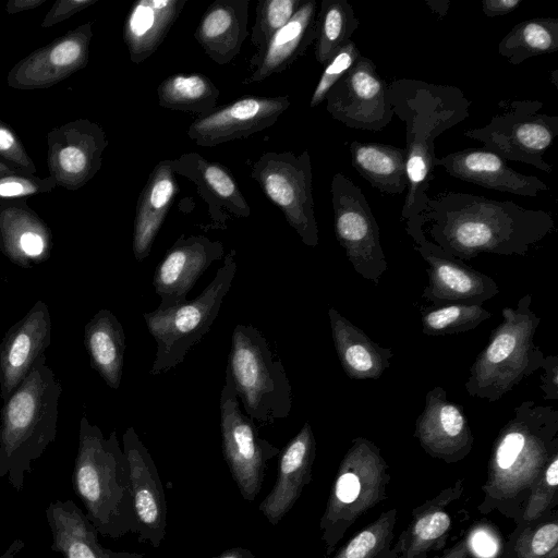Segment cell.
I'll return each instance as SVG.
<instances>
[{
	"instance_id": "cell-36",
	"label": "cell",
	"mask_w": 558,
	"mask_h": 558,
	"mask_svg": "<svg viewBox=\"0 0 558 558\" xmlns=\"http://www.w3.org/2000/svg\"><path fill=\"white\" fill-rule=\"evenodd\" d=\"M360 20L348 0H323L316 15L314 53L324 65L359 28Z\"/></svg>"
},
{
	"instance_id": "cell-26",
	"label": "cell",
	"mask_w": 558,
	"mask_h": 558,
	"mask_svg": "<svg viewBox=\"0 0 558 558\" xmlns=\"http://www.w3.org/2000/svg\"><path fill=\"white\" fill-rule=\"evenodd\" d=\"M250 0H216L203 13L194 38L217 64H228L248 36Z\"/></svg>"
},
{
	"instance_id": "cell-48",
	"label": "cell",
	"mask_w": 558,
	"mask_h": 558,
	"mask_svg": "<svg viewBox=\"0 0 558 558\" xmlns=\"http://www.w3.org/2000/svg\"><path fill=\"white\" fill-rule=\"evenodd\" d=\"M522 0H483L482 11L487 17H497L514 11Z\"/></svg>"
},
{
	"instance_id": "cell-17",
	"label": "cell",
	"mask_w": 558,
	"mask_h": 558,
	"mask_svg": "<svg viewBox=\"0 0 558 558\" xmlns=\"http://www.w3.org/2000/svg\"><path fill=\"white\" fill-rule=\"evenodd\" d=\"M414 247L427 265L428 280L422 292V298L430 302L433 306L482 305L499 293V288L490 276L446 254L428 240L415 244Z\"/></svg>"
},
{
	"instance_id": "cell-1",
	"label": "cell",
	"mask_w": 558,
	"mask_h": 558,
	"mask_svg": "<svg viewBox=\"0 0 558 558\" xmlns=\"http://www.w3.org/2000/svg\"><path fill=\"white\" fill-rule=\"evenodd\" d=\"M420 227L446 254L466 260L482 253L524 256L553 232L555 222L549 213L512 201L444 191L428 196Z\"/></svg>"
},
{
	"instance_id": "cell-19",
	"label": "cell",
	"mask_w": 558,
	"mask_h": 558,
	"mask_svg": "<svg viewBox=\"0 0 558 558\" xmlns=\"http://www.w3.org/2000/svg\"><path fill=\"white\" fill-rule=\"evenodd\" d=\"M48 305L38 300L0 340V398L7 400L51 344Z\"/></svg>"
},
{
	"instance_id": "cell-18",
	"label": "cell",
	"mask_w": 558,
	"mask_h": 558,
	"mask_svg": "<svg viewBox=\"0 0 558 558\" xmlns=\"http://www.w3.org/2000/svg\"><path fill=\"white\" fill-rule=\"evenodd\" d=\"M223 256L225 246L220 241H213L205 235H180L154 272L153 286L160 298L157 310L185 303L199 277Z\"/></svg>"
},
{
	"instance_id": "cell-45",
	"label": "cell",
	"mask_w": 558,
	"mask_h": 558,
	"mask_svg": "<svg viewBox=\"0 0 558 558\" xmlns=\"http://www.w3.org/2000/svg\"><path fill=\"white\" fill-rule=\"evenodd\" d=\"M541 389L544 393V400L558 399V355L545 356L541 368Z\"/></svg>"
},
{
	"instance_id": "cell-54",
	"label": "cell",
	"mask_w": 558,
	"mask_h": 558,
	"mask_svg": "<svg viewBox=\"0 0 558 558\" xmlns=\"http://www.w3.org/2000/svg\"><path fill=\"white\" fill-rule=\"evenodd\" d=\"M41 2L43 1H32V0L11 1L10 3H8V11L16 12V11H21V10L31 9V8H34L38 4H40Z\"/></svg>"
},
{
	"instance_id": "cell-14",
	"label": "cell",
	"mask_w": 558,
	"mask_h": 558,
	"mask_svg": "<svg viewBox=\"0 0 558 558\" xmlns=\"http://www.w3.org/2000/svg\"><path fill=\"white\" fill-rule=\"evenodd\" d=\"M388 85L375 62L362 54L327 93L326 109L348 128L379 132L395 116Z\"/></svg>"
},
{
	"instance_id": "cell-50",
	"label": "cell",
	"mask_w": 558,
	"mask_h": 558,
	"mask_svg": "<svg viewBox=\"0 0 558 558\" xmlns=\"http://www.w3.org/2000/svg\"><path fill=\"white\" fill-rule=\"evenodd\" d=\"M425 3L440 20L446 17L451 4L450 0H426Z\"/></svg>"
},
{
	"instance_id": "cell-35",
	"label": "cell",
	"mask_w": 558,
	"mask_h": 558,
	"mask_svg": "<svg viewBox=\"0 0 558 558\" xmlns=\"http://www.w3.org/2000/svg\"><path fill=\"white\" fill-rule=\"evenodd\" d=\"M498 53L518 65L529 58L558 50V19L533 17L515 24L499 41Z\"/></svg>"
},
{
	"instance_id": "cell-41",
	"label": "cell",
	"mask_w": 558,
	"mask_h": 558,
	"mask_svg": "<svg viewBox=\"0 0 558 558\" xmlns=\"http://www.w3.org/2000/svg\"><path fill=\"white\" fill-rule=\"evenodd\" d=\"M362 56L356 44L350 39L345 41L324 64V71L312 94L310 107L315 108L325 101L330 88L352 68Z\"/></svg>"
},
{
	"instance_id": "cell-37",
	"label": "cell",
	"mask_w": 558,
	"mask_h": 558,
	"mask_svg": "<svg viewBox=\"0 0 558 558\" xmlns=\"http://www.w3.org/2000/svg\"><path fill=\"white\" fill-rule=\"evenodd\" d=\"M492 313L476 304H447L422 311V331L427 336H447L475 329Z\"/></svg>"
},
{
	"instance_id": "cell-31",
	"label": "cell",
	"mask_w": 558,
	"mask_h": 558,
	"mask_svg": "<svg viewBox=\"0 0 558 558\" xmlns=\"http://www.w3.org/2000/svg\"><path fill=\"white\" fill-rule=\"evenodd\" d=\"M83 341L90 366L109 388L119 389L126 343L117 316L110 310H99L85 325Z\"/></svg>"
},
{
	"instance_id": "cell-2",
	"label": "cell",
	"mask_w": 558,
	"mask_h": 558,
	"mask_svg": "<svg viewBox=\"0 0 558 558\" xmlns=\"http://www.w3.org/2000/svg\"><path fill=\"white\" fill-rule=\"evenodd\" d=\"M393 114L405 124L408 189L401 220L414 244L425 241L421 216L435 179V140L470 116L471 101L463 92L415 78H397L389 85Z\"/></svg>"
},
{
	"instance_id": "cell-32",
	"label": "cell",
	"mask_w": 558,
	"mask_h": 558,
	"mask_svg": "<svg viewBox=\"0 0 558 558\" xmlns=\"http://www.w3.org/2000/svg\"><path fill=\"white\" fill-rule=\"evenodd\" d=\"M352 167L381 193L400 195L408 189L407 153L389 144L353 141Z\"/></svg>"
},
{
	"instance_id": "cell-49",
	"label": "cell",
	"mask_w": 558,
	"mask_h": 558,
	"mask_svg": "<svg viewBox=\"0 0 558 558\" xmlns=\"http://www.w3.org/2000/svg\"><path fill=\"white\" fill-rule=\"evenodd\" d=\"M95 0H83V1H60L57 2L53 10L49 13L47 16V21L45 24L51 21V19L59 21L62 20V15L66 12V16L72 14L73 12H76L78 10H82L90 4H93Z\"/></svg>"
},
{
	"instance_id": "cell-27",
	"label": "cell",
	"mask_w": 558,
	"mask_h": 558,
	"mask_svg": "<svg viewBox=\"0 0 558 558\" xmlns=\"http://www.w3.org/2000/svg\"><path fill=\"white\" fill-rule=\"evenodd\" d=\"M179 192L171 159L159 161L148 175L135 208L132 250L136 260H144Z\"/></svg>"
},
{
	"instance_id": "cell-7",
	"label": "cell",
	"mask_w": 558,
	"mask_h": 558,
	"mask_svg": "<svg viewBox=\"0 0 558 558\" xmlns=\"http://www.w3.org/2000/svg\"><path fill=\"white\" fill-rule=\"evenodd\" d=\"M226 369L245 414L255 424H272L290 414L293 391L284 366L253 325L239 324L233 329Z\"/></svg>"
},
{
	"instance_id": "cell-23",
	"label": "cell",
	"mask_w": 558,
	"mask_h": 558,
	"mask_svg": "<svg viewBox=\"0 0 558 558\" xmlns=\"http://www.w3.org/2000/svg\"><path fill=\"white\" fill-rule=\"evenodd\" d=\"M315 454V437L311 424L306 422L281 452L277 481L259 504V510L270 524L280 522L311 482Z\"/></svg>"
},
{
	"instance_id": "cell-8",
	"label": "cell",
	"mask_w": 558,
	"mask_h": 558,
	"mask_svg": "<svg viewBox=\"0 0 558 558\" xmlns=\"http://www.w3.org/2000/svg\"><path fill=\"white\" fill-rule=\"evenodd\" d=\"M235 256V250L223 256L214 279L192 301L144 313L147 329L157 344L150 374L166 373L182 363L211 328L232 286L238 269Z\"/></svg>"
},
{
	"instance_id": "cell-51",
	"label": "cell",
	"mask_w": 558,
	"mask_h": 558,
	"mask_svg": "<svg viewBox=\"0 0 558 558\" xmlns=\"http://www.w3.org/2000/svg\"><path fill=\"white\" fill-rule=\"evenodd\" d=\"M215 558H257L250 549L242 547H234L225 550L222 554Z\"/></svg>"
},
{
	"instance_id": "cell-24",
	"label": "cell",
	"mask_w": 558,
	"mask_h": 558,
	"mask_svg": "<svg viewBox=\"0 0 558 558\" xmlns=\"http://www.w3.org/2000/svg\"><path fill=\"white\" fill-rule=\"evenodd\" d=\"M317 2L303 0L291 17L260 49L250 59L251 74L243 84L262 82L272 74L290 68L315 40Z\"/></svg>"
},
{
	"instance_id": "cell-9",
	"label": "cell",
	"mask_w": 558,
	"mask_h": 558,
	"mask_svg": "<svg viewBox=\"0 0 558 558\" xmlns=\"http://www.w3.org/2000/svg\"><path fill=\"white\" fill-rule=\"evenodd\" d=\"M387 480V464L378 447L364 437L353 439L320 520L327 554L359 517L385 497Z\"/></svg>"
},
{
	"instance_id": "cell-25",
	"label": "cell",
	"mask_w": 558,
	"mask_h": 558,
	"mask_svg": "<svg viewBox=\"0 0 558 558\" xmlns=\"http://www.w3.org/2000/svg\"><path fill=\"white\" fill-rule=\"evenodd\" d=\"M50 530V549L62 558H145L138 553L104 547L98 531L72 500L51 501L45 510Z\"/></svg>"
},
{
	"instance_id": "cell-28",
	"label": "cell",
	"mask_w": 558,
	"mask_h": 558,
	"mask_svg": "<svg viewBox=\"0 0 558 558\" xmlns=\"http://www.w3.org/2000/svg\"><path fill=\"white\" fill-rule=\"evenodd\" d=\"M331 337L342 369L351 379H378L391 364L393 351L374 342L335 307L328 310Z\"/></svg>"
},
{
	"instance_id": "cell-16",
	"label": "cell",
	"mask_w": 558,
	"mask_h": 558,
	"mask_svg": "<svg viewBox=\"0 0 558 558\" xmlns=\"http://www.w3.org/2000/svg\"><path fill=\"white\" fill-rule=\"evenodd\" d=\"M122 449L129 465L137 539L158 548L167 526V504L161 478L153 457L132 426L122 435Z\"/></svg>"
},
{
	"instance_id": "cell-21",
	"label": "cell",
	"mask_w": 558,
	"mask_h": 558,
	"mask_svg": "<svg viewBox=\"0 0 558 558\" xmlns=\"http://www.w3.org/2000/svg\"><path fill=\"white\" fill-rule=\"evenodd\" d=\"M414 437L427 453L448 462L463 458L473 445L462 408L451 402L440 386L426 393L424 409L415 421Z\"/></svg>"
},
{
	"instance_id": "cell-52",
	"label": "cell",
	"mask_w": 558,
	"mask_h": 558,
	"mask_svg": "<svg viewBox=\"0 0 558 558\" xmlns=\"http://www.w3.org/2000/svg\"><path fill=\"white\" fill-rule=\"evenodd\" d=\"M24 546L25 543L22 539L15 538L8 546V548L0 555V558H17L19 554L23 550Z\"/></svg>"
},
{
	"instance_id": "cell-11",
	"label": "cell",
	"mask_w": 558,
	"mask_h": 558,
	"mask_svg": "<svg viewBox=\"0 0 558 558\" xmlns=\"http://www.w3.org/2000/svg\"><path fill=\"white\" fill-rule=\"evenodd\" d=\"M251 178L277 206L289 226L310 247L318 245L310 151H265L252 165Z\"/></svg>"
},
{
	"instance_id": "cell-46",
	"label": "cell",
	"mask_w": 558,
	"mask_h": 558,
	"mask_svg": "<svg viewBox=\"0 0 558 558\" xmlns=\"http://www.w3.org/2000/svg\"><path fill=\"white\" fill-rule=\"evenodd\" d=\"M37 186L34 181L23 175L9 173L0 179V197H16L35 193Z\"/></svg>"
},
{
	"instance_id": "cell-43",
	"label": "cell",
	"mask_w": 558,
	"mask_h": 558,
	"mask_svg": "<svg viewBox=\"0 0 558 558\" xmlns=\"http://www.w3.org/2000/svg\"><path fill=\"white\" fill-rule=\"evenodd\" d=\"M558 524L547 522L532 532H525L517 542L518 558H557Z\"/></svg>"
},
{
	"instance_id": "cell-40",
	"label": "cell",
	"mask_w": 558,
	"mask_h": 558,
	"mask_svg": "<svg viewBox=\"0 0 558 558\" xmlns=\"http://www.w3.org/2000/svg\"><path fill=\"white\" fill-rule=\"evenodd\" d=\"M396 511L383 513L347 543L335 558H374L384 547L395 524Z\"/></svg>"
},
{
	"instance_id": "cell-44",
	"label": "cell",
	"mask_w": 558,
	"mask_h": 558,
	"mask_svg": "<svg viewBox=\"0 0 558 558\" xmlns=\"http://www.w3.org/2000/svg\"><path fill=\"white\" fill-rule=\"evenodd\" d=\"M469 551L478 558H494L499 549L497 537L487 527L475 529L466 539Z\"/></svg>"
},
{
	"instance_id": "cell-15",
	"label": "cell",
	"mask_w": 558,
	"mask_h": 558,
	"mask_svg": "<svg viewBox=\"0 0 558 558\" xmlns=\"http://www.w3.org/2000/svg\"><path fill=\"white\" fill-rule=\"evenodd\" d=\"M289 96L241 97L210 113L197 117L186 134L195 144L213 147L245 138L274 125L290 107Z\"/></svg>"
},
{
	"instance_id": "cell-6",
	"label": "cell",
	"mask_w": 558,
	"mask_h": 558,
	"mask_svg": "<svg viewBox=\"0 0 558 558\" xmlns=\"http://www.w3.org/2000/svg\"><path fill=\"white\" fill-rule=\"evenodd\" d=\"M532 295L515 307H504L502 319L477 354L464 384L471 397L496 402L525 377L541 368L545 357L534 337L541 318L532 310Z\"/></svg>"
},
{
	"instance_id": "cell-34",
	"label": "cell",
	"mask_w": 558,
	"mask_h": 558,
	"mask_svg": "<svg viewBox=\"0 0 558 558\" xmlns=\"http://www.w3.org/2000/svg\"><path fill=\"white\" fill-rule=\"evenodd\" d=\"M220 95L210 78L201 73H177L166 77L157 87L160 107L193 112L199 116L216 109Z\"/></svg>"
},
{
	"instance_id": "cell-55",
	"label": "cell",
	"mask_w": 558,
	"mask_h": 558,
	"mask_svg": "<svg viewBox=\"0 0 558 558\" xmlns=\"http://www.w3.org/2000/svg\"><path fill=\"white\" fill-rule=\"evenodd\" d=\"M551 81L554 83V85L556 86V88H558V84H557V70L553 71L551 72Z\"/></svg>"
},
{
	"instance_id": "cell-20",
	"label": "cell",
	"mask_w": 558,
	"mask_h": 558,
	"mask_svg": "<svg viewBox=\"0 0 558 558\" xmlns=\"http://www.w3.org/2000/svg\"><path fill=\"white\" fill-rule=\"evenodd\" d=\"M174 174L190 180L208 206L211 228L222 229L231 218H248L251 207L233 174L223 165L198 153H185L171 159Z\"/></svg>"
},
{
	"instance_id": "cell-53",
	"label": "cell",
	"mask_w": 558,
	"mask_h": 558,
	"mask_svg": "<svg viewBox=\"0 0 558 558\" xmlns=\"http://www.w3.org/2000/svg\"><path fill=\"white\" fill-rule=\"evenodd\" d=\"M469 547L466 539L458 543L444 558H468Z\"/></svg>"
},
{
	"instance_id": "cell-13",
	"label": "cell",
	"mask_w": 558,
	"mask_h": 558,
	"mask_svg": "<svg viewBox=\"0 0 558 558\" xmlns=\"http://www.w3.org/2000/svg\"><path fill=\"white\" fill-rule=\"evenodd\" d=\"M220 428L223 458L244 500L260 492L268 462L280 449L258 434L256 424L243 413L229 372L220 393Z\"/></svg>"
},
{
	"instance_id": "cell-10",
	"label": "cell",
	"mask_w": 558,
	"mask_h": 558,
	"mask_svg": "<svg viewBox=\"0 0 558 558\" xmlns=\"http://www.w3.org/2000/svg\"><path fill=\"white\" fill-rule=\"evenodd\" d=\"M498 110L483 128L468 129L463 135L478 141L483 148L504 160L519 161L550 173L544 154L558 135V116L541 112L538 100H501Z\"/></svg>"
},
{
	"instance_id": "cell-38",
	"label": "cell",
	"mask_w": 558,
	"mask_h": 558,
	"mask_svg": "<svg viewBox=\"0 0 558 558\" xmlns=\"http://www.w3.org/2000/svg\"><path fill=\"white\" fill-rule=\"evenodd\" d=\"M450 525L449 514L440 507L424 508L410 526L407 558H420L432 549L441 548Z\"/></svg>"
},
{
	"instance_id": "cell-39",
	"label": "cell",
	"mask_w": 558,
	"mask_h": 558,
	"mask_svg": "<svg viewBox=\"0 0 558 558\" xmlns=\"http://www.w3.org/2000/svg\"><path fill=\"white\" fill-rule=\"evenodd\" d=\"M303 0H259L250 34L252 46L260 49L295 14Z\"/></svg>"
},
{
	"instance_id": "cell-4",
	"label": "cell",
	"mask_w": 558,
	"mask_h": 558,
	"mask_svg": "<svg viewBox=\"0 0 558 558\" xmlns=\"http://www.w3.org/2000/svg\"><path fill=\"white\" fill-rule=\"evenodd\" d=\"M46 362L44 354L0 411V478L16 492L57 435L62 386Z\"/></svg>"
},
{
	"instance_id": "cell-22",
	"label": "cell",
	"mask_w": 558,
	"mask_h": 558,
	"mask_svg": "<svg viewBox=\"0 0 558 558\" xmlns=\"http://www.w3.org/2000/svg\"><path fill=\"white\" fill-rule=\"evenodd\" d=\"M435 166L453 178L498 192L536 197L548 190L536 175L515 171L500 156L484 148H466L436 157Z\"/></svg>"
},
{
	"instance_id": "cell-30",
	"label": "cell",
	"mask_w": 558,
	"mask_h": 558,
	"mask_svg": "<svg viewBox=\"0 0 558 558\" xmlns=\"http://www.w3.org/2000/svg\"><path fill=\"white\" fill-rule=\"evenodd\" d=\"M90 36L89 24L84 25L74 34L33 53L19 66L17 85L25 88L44 86L83 66L87 61Z\"/></svg>"
},
{
	"instance_id": "cell-33",
	"label": "cell",
	"mask_w": 558,
	"mask_h": 558,
	"mask_svg": "<svg viewBox=\"0 0 558 558\" xmlns=\"http://www.w3.org/2000/svg\"><path fill=\"white\" fill-rule=\"evenodd\" d=\"M21 214L0 216V250L14 265L32 268L49 258L51 236L36 217Z\"/></svg>"
},
{
	"instance_id": "cell-47",
	"label": "cell",
	"mask_w": 558,
	"mask_h": 558,
	"mask_svg": "<svg viewBox=\"0 0 558 558\" xmlns=\"http://www.w3.org/2000/svg\"><path fill=\"white\" fill-rule=\"evenodd\" d=\"M0 155L10 158L22 167L33 169L31 161L24 154L15 136L0 124Z\"/></svg>"
},
{
	"instance_id": "cell-3",
	"label": "cell",
	"mask_w": 558,
	"mask_h": 558,
	"mask_svg": "<svg viewBox=\"0 0 558 558\" xmlns=\"http://www.w3.org/2000/svg\"><path fill=\"white\" fill-rule=\"evenodd\" d=\"M72 487L98 534L114 539L136 534L129 465L117 433L105 437L86 415L78 426Z\"/></svg>"
},
{
	"instance_id": "cell-5",
	"label": "cell",
	"mask_w": 558,
	"mask_h": 558,
	"mask_svg": "<svg viewBox=\"0 0 558 558\" xmlns=\"http://www.w3.org/2000/svg\"><path fill=\"white\" fill-rule=\"evenodd\" d=\"M558 410L524 401L500 429L492 450L486 490L513 498L533 486L558 446Z\"/></svg>"
},
{
	"instance_id": "cell-12",
	"label": "cell",
	"mask_w": 558,
	"mask_h": 558,
	"mask_svg": "<svg viewBox=\"0 0 558 558\" xmlns=\"http://www.w3.org/2000/svg\"><path fill=\"white\" fill-rule=\"evenodd\" d=\"M333 228L337 241L354 270L378 284L387 270L379 226L362 190L341 172L330 184Z\"/></svg>"
},
{
	"instance_id": "cell-29",
	"label": "cell",
	"mask_w": 558,
	"mask_h": 558,
	"mask_svg": "<svg viewBox=\"0 0 558 558\" xmlns=\"http://www.w3.org/2000/svg\"><path fill=\"white\" fill-rule=\"evenodd\" d=\"M186 0H140L133 3L123 27L130 59L140 64L163 43Z\"/></svg>"
},
{
	"instance_id": "cell-42",
	"label": "cell",
	"mask_w": 558,
	"mask_h": 558,
	"mask_svg": "<svg viewBox=\"0 0 558 558\" xmlns=\"http://www.w3.org/2000/svg\"><path fill=\"white\" fill-rule=\"evenodd\" d=\"M558 486V451H555L538 480L534 484L533 492L526 502L523 512L525 521H534L550 506Z\"/></svg>"
}]
</instances>
